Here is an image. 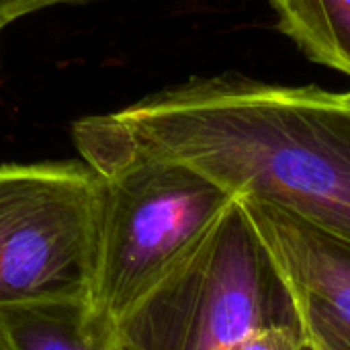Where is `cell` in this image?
Here are the masks:
<instances>
[{
	"instance_id": "6da1fadb",
	"label": "cell",
	"mask_w": 350,
	"mask_h": 350,
	"mask_svg": "<svg viewBox=\"0 0 350 350\" xmlns=\"http://www.w3.org/2000/svg\"><path fill=\"white\" fill-rule=\"evenodd\" d=\"M129 146L185 164L238 199L350 240V94L240 72L193 76L111 113Z\"/></svg>"
},
{
	"instance_id": "7a4b0ae2",
	"label": "cell",
	"mask_w": 350,
	"mask_h": 350,
	"mask_svg": "<svg viewBox=\"0 0 350 350\" xmlns=\"http://www.w3.org/2000/svg\"><path fill=\"white\" fill-rule=\"evenodd\" d=\"M74 144L103 178L90 306L121 328L238 197L185 164L135 152L111 113L80 119Z\"/></svg>"
},
{
	"instance_id": "3957f363",
	"label": "cell",
	"mask_w": 350,
	"mask_h": 350,
	"mask_svg": "<svg viewBox=\"0 0 350 350\" xmlns=\"http://www.w3.org/2000/svg\"><path fill=\"white\" fill-rule=\"evenodd\" d=\"M283 324L295 326L289 297L236 201L121 332L131 350H226Z\"/></svg>"
},
{
	"instance_id": "277c9868",
	"label": "cell",
	"mask_w": 350,
	"mask_h": 350,
	"mask_svg": "<svg viewBox=\"0 0 350 350\" xmlns=\"http://www.w3.org/2000/svg\"><path fill=\"white\" fill-rule=\"evenodd\" d=\"M100 193L86 162L0 166V306L90 299Z\"/></svg>"
},
{
	"instance_id": "5b68a950",
	"label": "cell",
	"mask_w": 350,
	"mask_h": 350,
	"mask_svg": "<svg viewBox=\"0 0 350 350\" xmlns=\"http://www.w3.org/2000/svg\"><path fill=\"white\" fill-rule=\"evenodd\" d=\"M308 350H350V240L269 203L238 199Z\"/></svg>"
},
{
	"instance_id": "8992f818",
	"label": "cell",
	"mask_w": 350,
	"mask_h": 350,
	"mask_svg": "<svg viewBox=\"0 0 350 350\" xmlns=\"http://www.w3.org/2000/svg\"><path fill=\"white\" fill-rule=\"evenodd\" d=\"M0 350H131L88 297L0 306Z\"/></svg>"
},
{
	"instance_id": "52a82bcc",
	"label": "cell",
	"mask_w": 350,
	"mask_h": 350,
	"mask_svg": "<svg viewBox=\"0 0 350 350\" xmlns=\"http://www.w3.org/2000/svg\"><path fill=\"white\" fill-rule=\"evenodd\" d=\"M279 33L314 64L350 78V0H267Z\"/></svg>"
},
{
	"instance_id": "ba28073f",
	"label": "cell",
	"mask_w": 350,
	"mask_h": 350,
	"mask_svg": "<svg viewBox=\"0 0 350 350\" xmlns=\"http://www.w3.org/2000/svg\"><path fill=\"white\" fill-rule=\"evenodd\" d=\"M226 350H306L295 326H271Z\"/></svg>"
},
{
	"instance_id": "9c48e42d",
	"label": "cell",
	"mask_w": 350,
	"mask_h": 350,
	"mask_svg": "<svg viewBox=\"0 0 350 350\" xmlns=\"http://www.w3.org/2000/svg\"><path fill=\"white\" fill-rule=\"evenodd\" d=\"M92 0H0V29L8 23L55 4H82Z\"/></svg>"
},
{
	"instance_id": "30bf717a",
	"label": "cell",
	"mask_w": 350,
	"mask_h": 350,
	"mask_svg": "<svg viewBox=\"0 0 350 350\" xmlns=\"http://www.w3.org/2000/svg\"><path fill=\"white\" fill-rule=\"evenodd\" d=\"M349 94H350V90H349Z\"/></svg>"
},
{
	"instance_id": "8fae6325",
	"label": "cell",
	"mask_w": 350,
	"mask_h": 350,
	"mask_svg": "<svg viewBox=\"0 0 350 350\" xmlns=\"http://www.w3.org/2000/svg\"><path fill=\"white\" fill-rule=\"evenodd\" d=\"M0 31H2V29H0Z\"/></svg>"
},
{
	"instance_id": "7c38bea8",
	"label": "cell",
	"mask_w": 350,
	"mask_h": 350,
	"mask_svg": "<svg viewBox=\"0 0 350 350\" xmlns=\"http://www.w3.org/2000/svg\"><path fill=\"white\" fill-rule=\"evenodd\" d=\"M306 350H308V349H306Z\"/></svg>"
}]
</instances>
